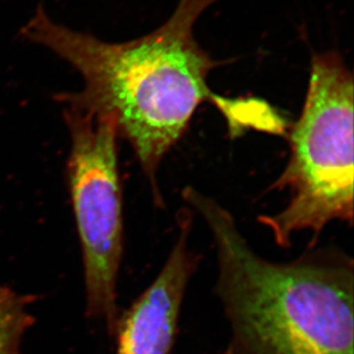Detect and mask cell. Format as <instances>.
I'll return each instance as SVG.
<instances>
[{"mask_svg": "<svg viewBox=\"0 0 354 354\" xmlns=\"http://www.w3.org/2000/svg\"><path fill=\"white\" fill-rule=\"evenodd\" d=\"M66 102L71 138L68 181L83 256L86 315L104 321L108 334L114 336L124 254L120 134L111 115L87 109L69 97Z\"/></svg>", "mask_w": 354, "mask_h": 354, "instance_id": "obj_4", "label": "cell"}, {"mask_svg": "<svg viewBox=\"0 0 354 354\" xmlns=\"http://www.w3.org/2000/svg\"><path fill=\"white\" fill-rule=\"evenodd\" d=\"M217 259L214 292L230 324L225 354H354V261L341 248H308L288 263L261 257L231 212L188 186Z\"/></svg>", "mask_w": 354, "mask_h": 354, "instance_id": "obj_2", "label": "cell"}, {"mask_svg": "<svg viewBox=\"0 0 354 354\" xmlns=\"http://www.w3.org/2000/svg\"><path fill=\"white\" fill-rule=\"evenodd\" d=\"M32 298L8 286L0 287V354H22V343L34 326Z\"/></svg>", "mask_w": 354, "mask_h": 354, "instance_id": "obj_6", "label": "cell"}, {"mask_svg": "<svg viewBox=\"0 0 354 354\" xmlns=\"http://www.w3.org/2000/svg\"><path fill=\"white\" fill-rule=\"evenodd\" d=\"M177 224V237L158 277L120 313L116 354L172 353L186 291L201 261L189 245L193 210L183 209Z\"/></svg>", "mask_w": 354, "mask_h": 354, "instance_id": "obj_5", "label": "cell"}, {"mask_svg": "<svg viewBox=\"0 0 354 354\" xmlns=\"http://www.w3.org/2000/svg\"><path fill=\"white\" fill-rule=\"evenodd\" d=\"M218 0H179L170 19L144 37L106 43L57 24L37 10L21 34L67 61L82 75L83 92L68 97L109 114L130 142L163 205L156 174L167 151L187 131L197 107L212 97L207 76L217 61L201 48L194 26Z\"/></svg>", "mask_w": 354, "mask_h": 354, "instance_id": "obj_1", "label": "cell"}, {"mask_svg": "<svg viewBox=\"0 0 354 354\" xmlns=\"http://www.w3.org/2000/svg\"><path fill=\"white\" fill-rule=\"evenodd\" d=\"M353 76L337 52L315 54L301 118L290 131V158L271 189L290 201L258 221L288 249L299 232L317 245L331 221L353 225Z\"/></svg>", "mask_w": 354, "mask_h": 354, "instance_id": "obj_3", "label": "cell"}]
</instances>
